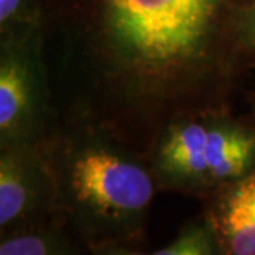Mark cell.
Returning <instances> with one entry per match:
<instances>
[{
	"mask_svg": "<svg viewBox=\"0 0 255 255\" xmlns=\"http://www.w3.org/2000/svg\"><path fill=\"white\" fill-rule=\"evenodd\" d=\"M53 122L43 31L0 41V147L37 145Z\"/></svg>",
	"mask_w": 255,
	"mask_h": 255,
	"instance_id": "4",
	"label": "cell"
},
{
	"mask_svg": "<svg viewBox=\"0 0 255 255\" xmlns=\"http://www.w3.org/2000/svg\"><path fill=\"white\" fill-rule=\"evenodd\" d=\"M223 255H255V169L206 199Z\"/></svg>",
	"mask_w": 255,
	"mask_h": 255,
	"instance_id": "6",
	"label": "cell"
},
{
	"mask_svg": "<svg viewBox=\"0 0 255 255\" xmlns=\"http://www.w3.org/2000/svg\"><path fill=\"white\" fill-rule=\"evenodd\" d=\"M146 162L159 190L207 199L255 169V125L216 111L173 122Z\"/></svg>",
	"mask_w": 255,
	"mask_h": 255,
	"instance_id": "3",
	"label": "cell"
},
{
	"mask_svg": "<svg viewBox=\"0 0 255 255\" xmlns=\"http://www.w3.org/2000/svg\"><path fill=\"white\" fill-rule=\"evenodd\" d=\"M37 146L54 183L57 220L88 254L142 253L159 190L147 162L100 130L61 121Z\"/></svg>",
	"mask_w": 255,
	"mask_h": 255,
	"instance_id": "2",
	"label": "cell"
},
{
	"mask_svg": "<svg viewBox=\"0 0 255 255\" xmlns=\"http://www.w3.org/2000/svg\"><path fill=\"white\" fill-rule=\"evenodd\" d=\"M255 0H44L54 121L92 128L146 162L176 121L231 111L255 63Z\"/></svg>",
	"mask_w": 255,
	"mask_h": 255,
	"instance_id": "1",
	"label": "cell"
},
{
	"mask_svg": "<svg viewBox=\"0 0 255 255\" xmlns=\"http://www.w3.org/2000/svg\"><path fill=\"white\" fill-rule=\"evenodd\" d=\"M51 221L54 183L38 146L0 147V236Z\"/></svg>",
	"mask_w": 255,
	"mask_h": 255,
	"instance_id": "5",
	"label": "cell"
},
{
	"mask_svg": "<svg viewBox=\"0 0 255 255\" xmlns=\"http://www.w3.org/2000/svg\"><path fill=\"white\" fill-rule=\"evenodd\" d=\"M246 38L250 50L255 54V1L248 10L246 20Z\"/></svg>",
	"mask_w": 255,
	"mask_h": 255,
	"instance_id": "10",
	"label": "cell"
},
{
	"mask_svg": "<svg viewBox=\"0 0 255 255\" xmlns=\"http://www.w3.org/2000/svg\"><path fill=\"white\" fill-rule=\"evenodd\" d=\"M155 255H223L217 233L210 220L201 213L189 221L166 246L153 251Z\"/></svg>",
	"mask_w": 255,
	"mask_h": 255,
	"instance_id": "9",
	"label": "cell"
},
{
	"mask_svg": "<svg viewBox=\"0 0 255 255\" xmlns=\"http://www.w3.org/2000/svg\"><path fill=\"white\" fill-rule=\"evenodd\" d=\"M251 121H253V124L255 125V98L254 102H253V112H251Z\"/></svg>",
	"mask_w": 255,
	"mask_h": 255,
	"instance_id": "11",
	"label": "cell"
},
{
	"mask_svg": "<svg viewBox=\"0 0 255 255\" xmlns=\"http://www.w3.org/2000/svg\"><path fill=\"white\" fill-rule=\"evenodd\" d=\"M88 254L70 230L57 221L14 230L0 236V255Z\"/></svg>",
	"mask_w": 255,
	"mask_h": 255,
	"instance_id": "7",
	"label": "cell"
},
{
	"mask_svg": "<svg viewBox=\"0 0 255 255\" xmlns=\"http://www.w3.org/2000/svg\"><path fill=\"white\" fill-rule=\"evenodd\" d=\"M44 0H0V41L43 31Z\"/></svg>",
	"mask_w": 255,
	"mask_h": 255,
	"instance_id": "8",
	"label": "cell"
}]
</instances>
